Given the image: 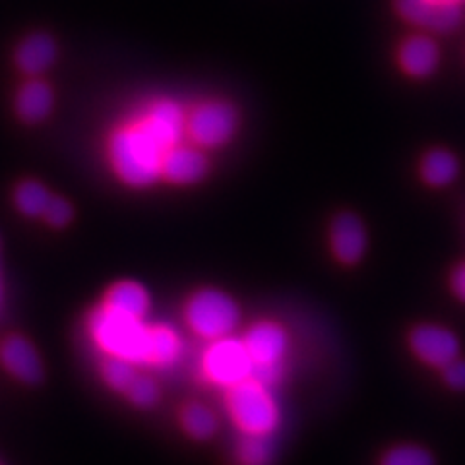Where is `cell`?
<instances>
[{
	"label": "cell",
	"mask_w": 465,
	"mask_h": 465,
	"mask_svg": "<svg viewBox=\"0 0 465 465\" xmlns=\"http://www.w3.org/2000/svg\"><path fill=\"white\" fill-rule=\"evenodd\" d=\"M400 66L413 78H427L439 66V43L425 34L407 37L398 51Z\"/></svg>",
	"instance_id": "cell-13"
},
{
	"label": "cell",
	"mask_w": 465,
	"mask_h": 465,
	"mask_svg": "<svg viewBox=\"0 0 465 465\" xmlns=\"http://www.w3.org/2000/svg\"><path fill=\"white\" fill-rule=\"evenodd\" d=\"M225 410L241 434L272 436L280 427V403L272 386L256 376L225 390Z\"/></svg>",
	"instance_id": "cell-3"
},
{
	"label": "cell",
	"mask_w": 465,
	"mask_h": 465,
	"mask_svg": "<svg viewBox=\"0 0 465 465\" xmlns=\"http://www.w3.org/2000/svg\"><path fill=\"white\" fill-rule=\"evenodd\" d=\"M183 355V338L181 333L167 326L155 324L152 326V351H150V367H173Z\"/></svg>",
	"instance_id": "cell-17"
},
{
	"label": "cell",
	"mask_w": 465,
	"mask_h": 465,
	"mask_svg": "<svg viewBox=\"0 0 465 465\" xmlns=\"http://www.w3.org/2000/svg\"><path fill=\"white\" fill-rule=\"evenodd\" d=\"M410 347L419 361L434 369H446L460 355V341L454 333L434 324L417 326L410 336Z\"/></svg>",
	"instance_id": "cell-9"
},
{
	"label": "cell",
	"mask_w": 465,
	"mask_h": 465,
	"mask_svg": "<svg viewBox=\"0 0 465 465\" xmlns=\"http://www.w3.org/2000/svg\"><path fill=\"white\" fill-rule=\"evenodd\" d=\"M56 58L54 41L45 34H34L22 41L16 53V63L29 76H39L51 68Z\"/></svg>",
	"instance_id": "cell-15"
},
{
	"label": "cell",
	"mask_w": 465,
	"mask_h": 465,
	"mask_svg": "<svg viewBox=\"0 0 465 465\" xmlns=\"http://www.w3.org/2000/svg\"><path fill=\"white\" fill-rule=\"evenodd\" d=\"M420 174H423L425 183L430 186H446L452 183L458 174L456 157L446 150H432L425 155L423 163H420Z\"/></svg>",
	"instance_id": "cell-18"
},
{
	"label": "cell",
	"mask_w": 465,
	"mask_h": 465,
	"mask_svg": "<svg viewBox=\"0 0 465 465\" xmlns=\"http://www.w3.org/2000/svg\"><path fill=\"white\" fill-rule=\"evenodd\" d=\"M239 114L227 101H202L186 111V138L198 148H222L237 133Z\"/></svg>",
	"instance_id": "cell-7"
},
{
	"label": "cell",
	"mask_w": 465,
	"mask_h": 465,
	"mask_svg": "<svg viewBox=\"0 0 465 465\" xmlns=\"http://www.w3.org/2000/svg\"><path fill=\"white\" fill-rule=\"evenodd\" d=\"M53 109V90L43 80H29L16 97V111L25 123H41Z\"/></svg>",
	"instance_id": "cell-16"
},
{
	"label": "cell",
	"mask_w": 465,
	"mask_h": 465,
	"mask_svg": "<svg viewBox=\"0 0 465 465\" xmlns=\"http://www.w3.org/2000/svg\"><path fill=\"white\" fill-rule=\"evenodd\" d=\"M242 341L254 362V376L258 381L270 386L278 384L289 353V333L285 328L272 320H260L246 330Z\"/></svg>",
	"instance_id": "cell-6"
},
{
	"label": "cell",
	"mask_w": 465,
	"mask_h": 465,
	"mask_svg": "<svg viewBox=\"0 0 465 465\" xmlns=\"http://www.w3.org/2000/svg\"><path fill=\"white\" fill-rule=\"evenodd\" d=\"M448 3H454V5H460V3H463V0H448Z\"/></svg>",
	"instance_id": "cell-28"
},
{
	"label": "cell",
	"mask_w": 465,
	"mask_h": 465,
	"mask_svg": "<svg viewBox=\"0 0 465 465\" xmlns=\"http://www.w3.org/2000/svg\"><path fill=\"white\" fill-rule=\"evenodd\" d=\"M200 372L217 388L229 390L254 376V362L239 338H222L208 341L200 357Z\"/></svg>",
	"instance_id": "cell-5"
},
{
	"label": "cell",
	"mask_w": 465,
	"mask_h": 465,
	"mask_svg": "<svg viewBox=\"0 0 465 465\" xmlns=\"http://www.w3.org/2000/svg\"><path fill=\"white\" fill-rule=\"evenodd\" d=\"M126 396L136 407H152L159 400L157 382L148 374H138L126 390Z\"/></svg>",
	"instance_id": "cell-24"
},
{
	"label": "cell",
	"mask_w": 465,
	"mask_h": 465,
	"mask_svg": "<svg viewBox=\"0 0 465 465\" xmlns=\"http://www.w3.org/2000/svg\"><path fill=\"white\" fill-rule=\"evenodd\" d=\"M452 289H454V293L461 301H465V264L454 272V275H452Z\"/></svg>",
	"instance_id": "cell-27"
},
{
	"label": "cell",
	"mask_w": 465,
	"mask_h": 465,
	"mask_svg": "<svg viewBox=\"0 0 465 465\" xmlns=\"http://www.w3.org/2000/svg\"><path fill=\"white\" fill-rule=\"evenodd\" d=\"M273 444L270 436L242 434L237 444L235 460L239 465H270L273 461Z\"/></svg>",
	"instance_id": "cell-21"
},
{
	"label": "cell",
	"mask_w": 465,
	"mask_h": 465,
	"mask_svg": "<svg viewBox=\"0 0 465 465\" xmlns=\"http://www.w3.org/2000/svg\"><path fill=\"white\" fill-rule=\"evenodd\" d=\"M181 425L188 436L196 440H206L217 430V417L208 405L191 401L183 407Z\"/></svg>",
	"instance_id": "cell-19"
},
{
	"label": "cell",
	"mask_w": 465,
	"mask_h": 465,
	"mask_svg": "<svg viewBox=\"0 0 465 465\" xmlns=\"http://www.w3.org/2000/svg\"><path fill=\"white\" fill-rule=\"evenodd\" d=\"M381 465H434V460L425 448L403 444L388 450Z\"/></svg>",
	"instance_id": "cell-23"
},
{
	"label": "cell",
	"mask_w": 465,
	"mask_h": 465,
	"mask_svg": "<svg viewBox=\"0 0 465 465\" xmlns=\"http://www.w3.org/2000/svg\"><path fill=\"white\" fill-rule=\"evenodd\" d=\"M396 8L403 20L436 34L452 32L461 20L460 5L448 0H396Z\"/></svg>",
	"instance_id": "cell-8"
},
{
	"label": "cell",
	"mask_w": 465,
	"mask_h": 465,
	"mask_svg": "<svg viewBox=\"0 0 465 465\" xmlns=\"http://www.w3.org/2000/svg\"><path fill=\"white\" fill-rule=\"evenodd\" d=\"M444 371V381L450 388L465 390V361H452Z\"/></svg>",
	"instance_id": "cell-26"
},
{
	"label": "cell",
	"mask_w": 465,
	"mask_h": 465,
	"mask_svg": "<svg viewBox=\"0 0 465 465\" xmlns=\"http://www.w3.org/2000/svg\"><path fill=\"white\" fill-rule=\"evenodd\" d=\"M87 331L105 357H119L134 362L136 367H150L152 326L145 324V318L126 316L101 304L87 318Z\"/></svg>",
	"instance_id": "cell-2"
},
{
	"label": "cell",
	"mask_w": 465,
	"mask_h": 465,
	"mask_svg": "<svg viewBox=\"0 0 465 465\" xmlns=\"http://www.w3.org/2000/svg\"><path fill=\"white\" fill-rule=\"evenodd\" d=\"M43 217H45V222L54 227V229H63L70 223L72 220V206L64 200V198H58V196H53L49 206L45 210V213H43Z\"/></svg>",
	"instance_id": "cell-25"
},
{
	"label": "cell",
	"mask_w": 465,
	"mask_h": 465,
	"mask_svg": "<svg viewBox=\"0 0 465 465\" xmlns=\"http://www.w3.org/2000/svg\"><path fill=\"white\" fill-rule=\"evenodd\" d=\"M101 376H104L105 384L111 390L126 394V390L134 382L138 372H136L134 362L119 359V357H105V361L101 362Z\"/></svg>",
	"instance_id": "cell-22"
},
{
	"label": "cell",
	"mask_w": 465,
	"mask_h": 465,
	"mask_svg": "<svg viewBox=\"0 0 465 465\" xmlns=\"http://www.w3.org/2000/svg\"><path fill=\"white\" fill-rule=\"evenodd\" d=\"M208 174V159L198 145L177 143L163 155L162 179L177 186H191L200 183Z\"/></svg>",
	"instance_id": "cell-10"
},
{
	"label": "cell",
	"mask_w": 465,
	"mask_h": 465,
	"mask_svg": "<svg viewBox=\"0 0 465 465\" xmlns=\"http://www.w3.org/2000/svg\"><path fill=\"white\" fill-rule=\"evenodd\" d=\"M104 307L126 316L145 318L150 312L152 299L143 285L136 282H119L107 291Z\"/></svg>",
	"instance_id": "cell-14"
},
{
	"label": "cell",
	"mask_w": 465,
	"mask_h": 465,
	"mask_svg": "<svg viewBox=\"0 0 465 465\" xmlns=\"http://www.w3.org/2000/svg\"><path fill=\"white\" fill-rule=\"evenodd\" d=\"M51 198V193L37 181H24L16 186V193H14L16 208L25 217H43Z\"/></svg>",
	"instance_id": "cell-20"
},
{
	"label": "cell",
	"mask_w": 465,
	"mask_h": 465,
	"mask_svg": "<svg viewBox=\"0 0 465 465\" xmlns=\"http://www.w3.org/2000/svg\"><path fill=\"white\" fill-rule=\"evenodd\" d=\"M331 252L341 264H357L367 252V229L353 213H341L330 227Z\"/></svg>",
	"instance_id": "cell-12"
},
{
	"label": "cell",
	"mask_w": 465,
	"mask_h": 465,
	"mask_svg": "<svg viewBox=\"0 0 465 465\" xmlns=\"http://www.w3.org/2000/svg\"><path fill=\"white\" fill-rule=\"evenodd\" d=\"M184 322L196 338L215 341L232 336L241 324V309L223 291L200 289L184 304Z\"/></svg>",
	"instance_id": "cell-4"
},
{
	"label": "cell",
	"mask_w": 465,
	"mask_h": 465,
	"mask_svg": "<svg viewBox=\"0 0 465 465\" xmlns=\"http://www.w3.org/2000/svg\"><path fill=\"white\" fill-rule=\"evenodd\" d=\"M0 365L24 384H37L43 378L37 349L22 336H8L0 341Z\"/></svg>",
	"instance_id": "cell-11"
},
{
	"label": "cell",
	"mask_w": 465,
	"mask_h": 465,
	"mask_svg": "<svg viewBox=\"0 0 465 465\" xmlns=\"http://www.w3.org/2000/svg\"><path fill=\"white\" fill-rule=\"evenodd\" d=\"M183 138L186 111L173 99H155L111 134V167L128 186H150L162 179L163 155Z\"/></svg>",
	"instance_id": "cell-1"
}]
</instances>
